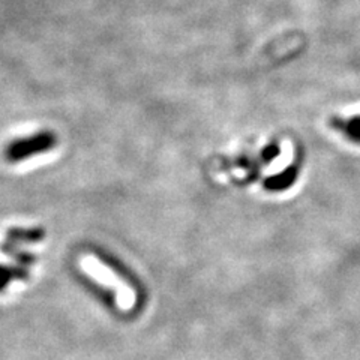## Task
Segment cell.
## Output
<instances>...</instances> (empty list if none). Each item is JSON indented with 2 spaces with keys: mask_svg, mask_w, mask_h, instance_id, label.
Here are the masks:
<instances>
[{
  "mask_svg": "<svg viewBox=\"0 0 360 360\" xmlns=\"http://www.w3.org/2000/svg\"><path fill=\"white\" fill-rule=\"evenodd\" d=\"M333 127L342 131L350 140L360 143V116L352 119H333Z\"/></svg>",
  "mask_w": 360,
  "mask_h": 360,
  "instance_id": "cell-4",
  "label": "cell"
},
{
  "mask_svg": "<svg viewBox=\"0 0 360 360\" xmlns=\"http://www.w3.org/2000/svg\"><path fill=\"white\" fill-rule=\"evenodd\" d=\"M54 137L50 132H41L27 139H20L8 144L5 149V158L8 162H20L29 160L30 156L50 150L54 146Z\"/></svg>",
  "mask_w": 360,
  "mask_h": 360,
  "instance_id": "cell-2",
  "label": "cell"
},
{
  "mask_svg": "<svg viewBox=\"0 0 360 360\" xmlns=\"http://www.w3.org/2000/svg\"><path fill=\"white\" fill-rule=\"evenodd\" d=\"M27 278V269L21 267L18 264H0V292L5 291L6 287L14 283L17 279H26Z\"/></svg>",
  "mask_w": 360,
  "mask_h": 360,
  "instance_id": "cell-3",
  "label": "cell"
},
{
  "mask_svg": "<svg viewBox=\"0 0 360 360\" xmlns=\"http://www.w3.org/2000/svg\"><path fill=\"white\" fill-rule=\"evenodd\" d=\"M83 267L95 279H98L99 283H103L105 285L116 287L119 308H122V309H131L134 307V303H135L134 291L125 283H123V281L117 279L116 275L112 274L108 267H105L103 263L95 260V258H92V257H87L86 258V260L83 262Z\"/></svg>",
  "mask_w": 360,
  "mask_h": 360,
  "instance_id": "cell-1",
  "label": "cell"
}]
</instances>
